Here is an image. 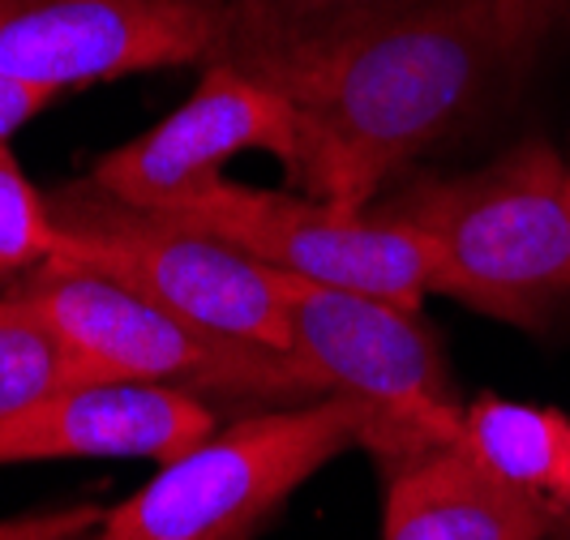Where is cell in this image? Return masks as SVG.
<instances>
[{
  "label": "cell",
  "instance_id": "cell-1",
  "mask_svg": "<svg viewBox=\"0 0 570 540\" xmlns=\"http://www.w3.org/2000/svg\"><path fill=\"white\" fill-rule=\"evenodd\" d=\"M236 73L292 104L287 180L301 194L365 210L416 159L476 125L519 69L493 0H421L331 43Z\"/></svg>",
  "mask_w": 570,
  "mask_h": 540
},
{
  "label": "cell",
  "instance_id": "cell-2",
  "mask_svg": "<svg viewBox=\"0 0 570 540\" xmlns=\"http://www.w3.org/2000/svg\"><path fill=\"white\" fill-rule=\"evenodd\" d=\"M373 215L416 228L442 257V296L544 331L570 310V164L549 143H519L459 176L391 185Z\"/></svg>",
  "mask_w": 570,
  "mask_h": 540
},
{
  "label": "cell",
  "instance_id": "cell-3",
  "mask_svg": "<svg viewBox=\"0 0 570 540\" xmlns=\"http://www.w3.org/2000/svg\"><path fill=\"white\" fill-rule=\"evenodd\" d=\"M284 296L287 352L322 395L365 412V442L382 477L463 442V403L438 331L421 310L314 279L275 275Z\"/></svg>",
  "mask_w": 570,
  "mask_h": 540
},
{
  "label": "cell",
  "instance_id": "cell-4",
  "mask_svg": "<svg viewBox=\"0 0 570 540\" xmlns=\"http://www.w3.org/2000/svg\"><path fill=\"white\" fill-rule=\"evenodd\" d=\"M4 292L35 305L104 377L155 382L206 403L236 399L279 408L322 399L292 352L210 331L69 257L39 262L9 279Z\"/></svg>",
  "mask_w": 570,
  "mask_h": 540
},
{
  "label": "cell",
  "instance_id": "cell-5",
  "mask_svg": "<svg viewBox=\"0 0 570 540\" xmlns=\"http://www.w3.org/2000/svg\"><path fill=\"white\" fill-rule=\"evenodd\" d=\"M365 412L340 395L279 403L215 429L120 507L99 532L108 540H228L254 537L287 493L343 451H361Z\"/></svg>",
  "mask_w": 570,
  "mask_h": 540
},
{
  "label": "cell",
  "instance_id": "cell-6",
  "mask_svg": "<svg viewBox=\"0 0 570 540\" xmlns=\"http://www.w3.org/2000/svg\"><path fill=\"white\" fill-rule=\"evenodd\" d=\"M60 232L57 257L134 287L210 331L287 352L284 296L275 271L159 210L112 198L90 176L48 194Z\"/></svg>",
  "mask_w": 570,
  "mask_h": 540
},
{
  "label": "cell",
  "instance_id": "cell-7",
  "mask_svg": "<svg viewBox=\"0 0 570 540\" xmlns=\"http://www.w3.org/2000/svg\"><path fill=\"white\" fill-rule=\"evenodd\" d=\"M159 215L224 240L275 275L370 292L412 310L425 305L429 292H442V257L433 240L373 215L370 206L356 210L301 189H254L224 176L198 202Z\"/></svg>",
  "mask_w": 570,
  "mask_h": 540
},
{
  "label": "cell",
  "instance_id": "cell-8",
  "mask_svg": "<svg viewBox=\"0 0 570 540\" xmlns=\"http://www.w3.org/2000/svg\"><path fill=\"white\" fill-rule=\"evenodd\" d=\"M296 116L279 90L206 60L194 95L171 108L146 134L108 150L90 180L112 198L142 210H180L210 194L232 159L266 150L279 164L292 159Z\"/></svg>",
  "mask_w": 570,
  "mask_h": 540
},
{
  "label": "cell",
  "instance_id": "cell-9",
  "mask_svg": "<svg viewBox=\"0 0 570 540\" xmlns=\"http://www.w3.org/2000/svg\"><path fill=\"white\" fill-rule=\"evenodd\" d=\"M198 0H0V69L43 90H73L206 65Z\"/></svg>",
  "mask_w": 570,
  "mask_h": 540
},
{
  "label": "cell",
  "instance_id": "cell-10",
  "mask_svg": "<svg viewBox=\"0 0 570 540\" xmlns=\"http://www.w3.org/2000/svg\"><path fill=\"white\" fill-rule=\"evenodd\" d=\"M215 429V408L198 395L155 382L95 377L0 421V468L52 459L168 463Z\"/></svg>",
  "mask_w": 570,
  "mask_h": 540
},
{
  "label": "cell",
  "instance_id": "cell-11",
  "mask_svg": "<svg viewBox=\"0 0 570 540\" xmlns=\"http://www.w3.org/2000/svg\"><path fill=\"white\" fill-rule=\"evenodd\" d=\"M382 540H570V511L446 446L386 477Z\"/></svg>",
  "mask_w": 570,
  "mask_h": 540
},
{
  "label": "cell",
  "instance_id": "cell-12",
  "mask_svg": "<svg viewBox=\"0 0 570 540\" xmlns=\"http://www.w3.org/2000/svg\"><path fill=\"white\" fill-rule=\"evenodd\" d=\"M421 0H198L210 22V52L232 69H254L331 43L340 35L403 13Z\"/></svg>",
  "mask_w": 570,
  "mask_h": 540
},
{
  "label": "cell",
  "instance_id": "cell-13",
  "mask_svg": "<svg viewBox=\"0 0 570 540\" xmlns=\"http://www.w3.org/2000/svg\"><path fill=\"white\" fill-rule=\"evenodd\" d=\"M507 484L570 511V412L481 395L463 403V442Z\"/></svg>",
  "mask_w": 570,
  "mask_h": 540
},
{
  "label": "cell",
  "instance_id": "cell-14",
  "mask_svg": "<svg viewBox=\"0 0 570 540\" xmlns=\"http://www.w3.org/2000/svg\"><path fill=\"white\" fill-rule=\"evenodd\" d=\"M104 373L43 313L0 287V421Z\"/></svg>",
  "mask_w": 570,
  "mask_h": 540
},
{
  "label": "cell",
  "instance_id": "cell-15",
  "mask_svg": "<svg viewBox=\"0 0 570 540\" xmlns=\"http://www.w3.org/2000/svg\"><path fill=\"white\" fill-rule=\"evenodd\" d=\"M57 249L60 232L52 219V202L30 185L9 143H0V284L57 257Z\"/></svg>",
  "mask_w": 570,
  "mask_h": 540
},
{
  "label": "cell",
  "instance_id": "cell-16",
  "mask_svg": "<svg viewBox=\"0 0 570 540\" xmlns=\"http://www.w3.org/2000/svg\"><path fill=\"white\" fill-rule=\"evenodd\" d=\"M493 4H498V27L519 73L537 60L544 39L570 13V0H493Z\"/></svg>",
  "mask_w": 570,
  "mask_h": 540
},
{
  "label": "cell",
  "instance_id": "cell-17",
  "mask_svg": "<svg viewBox=\"0 0 570 540\" xmlns=\"http://www.w3.org/2000/svg\"><path fill=\"white\" fill-rule=\"evenodd\" d=\"M108 519V507H60V511H30L0 519V540H86Z\"/></svg>",
  "mask_w": 570,
  "mask_h": 540
},
{
  "label": "cell",
  "instance_id": "cell-18",
  "mask_svg": "<svg viewBox=\"0 0 570 540\" xmlns=\"http://www.w3.org/2000/svg\"><path fill=\"white\" fill-rule=\"evenodd\" d=\"M57 90H43V86L18 82L0 69V143H9L22 125H30L39 112H48L57 104Z\"/></svg>",
  "mask_w": 570,
  "mask_h": 540
},
{
  "label": "cell",
  "instance_id": "cell-19",
  "mask_svg": "<svg viewBox=\"0 0 570 540\" xmlns=\"http://www.w3.org/2000/svg\"><path fill=\"white\" fill-rule=\"evenodd\" d=\"M86 540H108V537H104V532H99V528H95V532H90V537H86Z\"/></svg>",
  "mask_w": 570,
  "mask_h": 540
},
{
  "label": "cell",
  "instance_id": "cell-20",
  "mask_svg": "<svg viewBox=\"0 0 570 540\" xmlns=\"http://www.w3.org/2000/svg\"><path fill=\"white\" fill-rule=\"evenodd\" d=\"M228 540H254V537H228Z\"/></svg>",
  "mask_w": 570,
  "mask_h": 540
}]
</instances>
